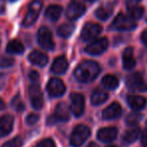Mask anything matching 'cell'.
I'll use <instances>...</instances> for the list:
<instances>
[{"instance_id":"26","label":"cell","mask_w":147,"mask_h":147,"mask_svg":"<svg viewBox=\"0 0 147 147\" xmlns=\"http://www.w3.org/2000/svg\"><path fill=\"white\" fill-rule=\"evenodd\" d=\"M139 135H140V129L139 128H132L126 131V133L123 136V140L127 143H132L138 139Z\"/></svg>"},{"instance_id":"21","label":"cell","mask_w":147,"mask_h":147,"mask_svg":"<svg viewBox=\"0 0 147 147\" xmlns=\"http://www.w3.org/2000/svg\"><path fill=\"white\" fill-rule=\"evenodd\" d=\"M113 12V6L111 4H104L101 5L100 7L97 8V10L95 11V14L101 20H107L109 17L111 16Z\"/></svg>"},{"instance_id":"5","label":"cell","mask_w":147,"mask_h":147,"mask_svg":"<svg viewBox=\"0 0 147 147\" xmlns=\"http://www.w3.org/2000/svg\"><path fill=\"white\" fill-rule=\"evenodd\" d=\"M113 28L117 29V30L121 31H126V30H132L136 27V23L131 17L124 15L123 13H119L114 19L112 23Z\"/></svg>"},{"instance_id":"23","label":"cell","mask_w":147,"mask_h":147,"mask_svg":"<svg viewBox=\"0 0 147 147\" xmlns=\"http://www.w3.org/2000/svg\"><path fill=\"white\" fill-rule=\"evenodd\" d=\"M61 7L59 5H51L45 10V17L51 21H57L61 17Z\"/></svg>"},{"instance_id":"20","label":"cell","mask_w":147,"mask_h":147,"mask_svg":"<svg viewBox=\"0 0 147 147\" xmlns=\"http://www.w3.org/2000/svg\"><path fill=\"white\" fill-rule=\"evenodd\" d=\"M55 117L57 120L67 121L69 119V109L65 103H59L55 110Z\"/></svg>"},{"instance_id":"33","label":"cell","mask_w":147,"mask_h":147,"mask_svg":"<svg viewBox=\"0 0 147 147\" xmlns=\"http://www.w3.org/2000/svg\"><path fill=\"white\" fill-rule=\"evenodd\" d=\"M35 147H57V146H55L53 140H51V139H43L40 142L37 143Z\"/></svg>"},{"instance_id":"31","label":"cell","mask_w":147,"mask_h":147,"mask_svg":"<svg viewBox=\"0 0 147 147\" xmlns=\"http://www.w3.org/2000/svg\"><path fill=\"white\" fill-rule=\"evenodd\" d=\"M22 144H23L22 139L20 137H15V138L5 142L2 145V147H22Z\"/></svg>"},{"instance_id":"32","label":"cell","mask_w":147,"mask_h":147,"mask_svg":"<svg viewBox=\"0 0 147 147\" xmlns=\"http://www.w3.org/2000/svg\"><path fill=\"white\" fill-rule=\"evenodd\" d=\"M14 63V59L10 57H2L0 59V67H9Z\"/></svg>"},{"instance_id":"38","label":"cell","mask_w":147,"mask_h":147,"mask_svg":"<svg viewBox=\"0 0 147 147\" xmlns=\"http://www.w3.org/2000/svg\"><path fill=\"white\" fill-rule=\"evenodd\" d=\"M141 41L144 43L145 45H147V29H145L141 34Z\"/></svg>"},{"instance_id":"16","label":"cell","mask_w":147,"mask_h":147,"mask_svg":"<svg viewBox=\"0 0 147 147\" xmlns=\"http://www.w3.org/2000/svg\"><path fill=\"white\" fill-rule=\"evenodd\" d=\"M135 59H134V51L133 47H128L123 53V67L127 71H130L135 67Z\"/></svg>"},{"instance_id":"41","label":"cell","mask_w":147,"mask_h":147,"mask_svg":"<svg viewBox=\"0 0 147 147\" xmlns=\"http://www.w3.org/2000/svg\"><path fill=\"white\" fill-rule=\"evenodd\" d=\"M8 1H11V2H13V1H16V0H8Z\"/></svg>"},{"instance_id":"7","label":"cell","mask_w":147,"mask_h":147,"mask_svg":"<svg viewBox=\"0 0 147 147\" xmlns=\"http://www.w3.org/2000/svg\"><path fill=\"white\" fill-rule=\"evenodd\" d=\"M101 32H102V26L101 25L97 24V23L88 22L83 28L81 37H82L83 40L89 41L97 37Z\"/></svg>"},{"instance_id":"30","label":"cell","mask_w":147,"mask_h":147,"mask_svg":"<svg viewBox=\"0 0 147 147\" xmlns=\"http://www.w3.org/2000/svg\"><path fill=\"white\" fill-rule=\"evenodd\" d=\"M140 119H141L140 114H138V113H136V112H133V113H130V114L127 116L126 123L128 125H130V126H132V125L138 124L139 121H140Z\"/></svg>"},{"instance_id":"40","label":"cell","mask_w":147,"mask_h":147,"mask_svg":"<svg viewBox=\"0 0 147 147\" xmlns=\"http://www.w3.org/2000/svg\"><path fill=\"white\" fill-rule=\"evenodd\" d=\"M87 147H99V146L95 142H92V143H90V144H89Z\"/></svg>"},{"instance_id":"12","label":"cell","mask_w":147,"mask_h":147,"mask_svg":"<svg viewBox=\"0 0 147 147\" xmlns=\"http://www.w3.org/2000/svg\"><path fill=\"white\" fill-rule=\"evenodd\" d=\"M29 96H30L31 106L35 110H40L43 106V98L38 85H31L29 87Z\"/></svg>"},{"instance_id":"10","label":"cell","mask_w":147,"mask_h":147,"mask_svg":"<svg viewBox=\"0 0 147 147\" xmlns=\"http://www.w3.org/2000/svg\"><path fill=\"white\" fill-rule=\"evenodd\" d=\"M109 45V41L106 37H102L99 38L97 40L91 42L89 45H87L86 47V53H88L89 55H98L103 53L107 49Z\"/></svg>"},{"instance_id":"3","label":"cell","mask_w":147,"mask_h":147,"mask_svg":"<svg viewBox=\"0 0 147 147\" xmlns=\"http://www.w3.org/2000/svg\"><path fill=\"white\" fill-rule=\"evenodd\" d=\"M126 85L129 90L136 91V92H145L147 91V83L144 81L142 74L134 73L128 76Z\"/></svg>"},{"instance_id":"2","label":"cell","mask_w":147,"mask_h":147,"mask_svg":"<svg viewBox=\"0 0 147 147\" xmlns=\"http://www.w3.org/2000/svg\"><path fill=\"white\" fill-rule=\"evenodd\" d=\"M91 134L90 128L85 125H78L74 129L69 137V142L73 147H80L85 143Z\"/></svg>"},{"instance_id":"27","label":"cell","mask_w":147,"mask_h":147,"mask_svg":"<svg viewBox=\"0 0 147 147\" xmlns=\"http://www.w3.org/2000/svg\"><path fill=\"white\" fill-rule=\"evenodd\" d=\"M75 26L71 23H63L57 28V33L61 37H69L73 33Z\"/></svg>"},{"instance_id":"24","label":"cell","mask_w":147,"mask_h":147,"mask_svg":"<svg viewBox=\"0 0 147 147\" xmlns=\"http://www.w3.org/2000/svg\"><path fill=\"white\" fill-rule=\"evenodd\" d=\"M6 51L8 53H22L24 51V47L19 40L14 39V40H11L7 45Z\"/></svg>"},{"instance_id":"6","label":"cell","mask_w":147,"mask_h":147,"mask_svg":"<svg viewBox=\"0 0 147 147\" xmlns=\"http://www.w3.org/2000/svg\"><path fill=\"white\" fill-rule=\"evenodd\" d=\"M37 41L39 45L45 49L51 51L55 49V42H53L51 31L45 26L39 28L38 33H37Z\"/></svg>"},{"instance_id":"17","label":"cell","mask_w":147,"mask_h":147,"mask_svg":"<svg viewBox=\"0 0 147 147\" xmlns=\"http://www.w3.org/2000/svg\"><path fill=\"white\" fill-rule=\"evenodd\" d=\"M67 67H69V63H67V59L65 57H59L53 61L51 69L53 74L61 75V74H65Z\"/></svg>"},{"instance_id":"9","label":"cell","mask_w":147,"mask_h":147,"mask_svg":"<svg viewBox=\"0 0 147 147\" xmlns=\"http://www.w3.org/2000/svg\"><path fill=\"white\" fill-rule=\"evenodd\" d=\"M47 93L51 97H61L65 92V86L63 81L57 78H51L47 86Z\"/></svg>"},{"instance_id":"18","label":"cell","mask_w":147,"mask_h":147,"mask_svg":"<svg viewBox=\"0 0 147 147\" xmlns=\"http://www.w3.org/2000/svg\"><path fill=\"white\" fill-rule=\"evenodd\" d=\"M28 59L31 63L33 65H39V67H45L49 61V57L47 55H45V53H40L38 51H33L29 53Z\"/></svg>"},{"instance_id":"19","label":"cell","mask_w":147,"mask_h":147,"mask_svg":"<svg viewBox=\"0 0 147 147\" xmlns=\"http://www.w3.org/2000/svg\"><path fill=\"white\" fill-rule=\"evenodd\" d=\"M127 103L128 105L135 111H139L143 109L146 105V100L141 96H136V95H130L127 98Z\"/></svg>"},{"instance_id":"37","label":"cell","mask_w":147,"mask_h":147,"mask_svg":"<svg viewBox=\"0 0 147 147\" xmlns=\"http://www.w3.org/2000/svg\"><path fill=\"white\" fill-rule=\"evenodd\" d=\"M141 0H126L127 6L128 7H132V6H136Z\"/></svg>"},{"instance_id":"36","label":"cell","mask_w":147,"mask_h":147,"mask_svg":"<svg viewBox=\"0 0 147 147\" xmlns=\"http://www.w3.org/2000/svg\"><path fill=\"white\" fill-rule=\"evenodd\" d=\"M39 78V75L37 74V71H31L30 74H29V79H30L31 81H37Z\"/></svg>"},{"instance_id":"42","label":"cell","mask_w":147,"mask_h":147,"mask_svg":"<svg viewBox=\"0 0 147 147\" xmlns=\"http://www.w3.org/2000/svg\"><path fill=\"white\" fill-rule=\"evenodd\" d=\"M107 147H116V146H113V145H110V146H107Z\"/></svg>"},{"instance_id":"8","label":"cell","mask_w":147,"mask_h":147,"mask_svg":"<svg viewBox=\"0 0 147 147\" xmlns=\"http://www.w3.org/2000/svg\"><path fill=\"white\" fill-rule=\"evenodd\" d=\"M71 110L76 117H80L83 115L85 110V98L82 94L74 93L71 95Z\"/></svg>"},{"instance_id":"22","label":"cell","mask_w":147,"mask_h":147,"mask_svg":"<svg viewBox=\"0 0 147 147\" xmlns=\"http://www.w3.org/2000/svg\"><path fill=\"white\" fill-rule=\"evenodd\" d=\"M109 96L105 91L103 90H95L93 92L92 96H91V102H92L93 105L95 106H98V105H101L103 103H105L107 100H108Z\"/></svg>"},{"instance_id":"35","label":"cell","mask_w":147,"mask_h":147,"mask_svg":"<svg viewBox=\"0 0 147 147\" xmlns=\"http://www.w3.org/2000/svg\"><path fill=\"white\" fill-rule=\"evenodd\" d=\"M141 142H142L143 147H147V128L144 130L142 134V138H141Z\"/></svg>"},{"instance_id":"11","label":"cell","mask_w":147,"mask_h":147,"mask_svg":"<svg viewBox=\"0 0 147 147\" xmlns=\"http://www.w3.org/2000/svg\"><path fill=\"white\" fill-rule=\"evenodd\" d=\"M86 11V7L84 4L78 1H71L67 8V17L71 20H76L80 18Z\"/></svg>"},{"instance_id":"28","label":"cell","mask_w":147,"mask_h":147,"mask_svg":"<svg viewBox=\"0 0 147 147\" xmlns=\"http://www.w3.org/2000/svg\"><path fill=\"white\" fill-rule=\"evenodd\" d=\"M128 12L132 19H139L142 17L143 13H144V8L136 5V6L128 7Z\"/></svg>"},{"instance_id":"14","label":"cell","mask_w":147,"mask_h":147,"mask_svg":"<svg viewBox=\"0 0 147 147\" xmlns=\"http://www.w3.org/2000/svg\"><path fill=\"white\" fill-rule=\"evenodd\" d=\"M122 114V108L119 103H112L109 107H107L103 111V119L105 120H113V119L119 118Z\"/></svg>"},{"instance_id":"15","label":"cell","mask_w":147,"mask_h":147,"mask_svg":"<svg viewBox=\"0 0 147 147\" xmlns=\"http://www.w3.org/2000/svg\"><path fill=\"white\" fill-rule=\"evenodd\" d=\"M118 135V130L115 127H106L98 131V138L102 142H112L116 139Z\"/></svg>"},{"instance_id":"43","label":"cell","mask_w":147,"mask_h":147,"mask_svg":"<svg viewBox=\"0 0 147 147\" xmlns=\"http://www.w3.org/2000/svg\"><path fill=\"white\" fill-rule=\"evenodd\" d=\"M88 1H94V0H88Z\"/></svg>"},{"instance_id":"34","label":"cell","mask_w":147,"mask_h":147,"mask_svg":"<svg viewBox=\"0 0 147 147\" xmlns=\"http://www.w3.org/2000/svg\"><path fill=\"white\" fill-rule=\"evenodd\" d=\"M38 119H39L38 115H36V114H29L28 116H27V118H26V123L28 125H34L35 123L38 121Z\"/></svg>"},{"instance_id":"13","label":"cell","mask_w":147,"mask_h":147,"mask_svg":"<svg viewBox=\"0 0 147 147\" xmlns=\"http://www.w3.org/2000/svg\"><path fill=\"white\" fill-rule=\"evenodd\" d=\"M14 119L11 115H4L0 118V138L5 137L12 131Z\"/></svg>"},{"instance_id":"25","label":"cell","mask_w":147,"mask_h":147,"mask_svg":"<svg viewBox=\"0 0 147 147\" xmlns=\"http://www.w3.org/2000/svg\"><path fill=\"white\" fill-rule=\"evenodd\" d=\"M102 84L105 88L110 89V90H114L118 87L119 85V81L118 79L115 76H112V75H107L104 78L102 79Z\"/></svg>"},{"instance_id":"29","label":"cell","mask_w":147,"mask_h":147,"mask_svg":"<svg viewBox=\"0 0 147 147\" xmlns=\"http://www.w3.org/2000/svg\"><path fill=\"white\" fill-rule=\"evenodd\" d=\"M11 106L17 112H21V111L24 110V103L22 102L21 98L19 96H15L13 98L12 102H11Z\"/></svg>"},{"instance_id":"4","label":"cell","mask_w":147,"mask_h":147,"mask_svg":"<svg viewBox=\"0 0 147 147\" xmlns=\"http://www.w3.org/2000/svg\"><path fill=\"white\" fill-rule=\"evenodd\" d=\"M42 7V2L40 0H33L32 2L29 4L28 11L23 19V25L24 26H30L35 22V20L38 17V14Z\"/></svg>"},{"instance_id":"39","label":"cell","mask_w":147,"mask_h":147,"mask_svg":"<svg viewBox=\"0 0 147 147\" xmlns=\"http://www.w3.org/2000/svg\"><path fill=\"white\" fill-rule=\"evenodd\" d=\"M5 108V103L3 102V100L0 98V110H3Z\"/></svg>"},{"instance_id":"1","label":"cell","mask_w":147,"mask_h":147,"mask_svg":"<svg viewBox=\"0 0 147 147\" xmlns=\"http://www.w3.org/2000/svg\"><path fill=\"white\" fill-rule=\"evenodd\" d=\"M100 67L96 61H85L81 63L75 69V77L81 83H89L98 77Z\"/></svg>"}]
</instances>
